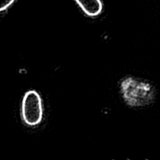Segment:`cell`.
I'll list each match as a JSON object with an SVG mask.
<instances>
[{"instance_id": "6da1fadb", "label": "cell", "mask_w": 160, "mask_h": 160, "mask_svg": "<svg viewBox=\"0 0 160 160\" xmlns=\"http://www.w3.org/2000/svg\"><path fill=\"white\" fill-rule=\"evenodd\" d=\"M121 89L123 98L129 106H145L151 102L153 98L152 88L150 84L135 78L123 80Z\"/></svg>"}, {"instance_id": "7a4b0ae2", "label": "cell", "mask_w": 160, "mask_h": 160, "mask_svg": "<svg viewBox=\"0 0 160 160\" xmlns=\"http://www.w3.org/2000/svg\"><path fill=\"white\" fill-rule=\"evenodd\" d=\"M22 118L27 125L34 127L42 122L43 117L42 98L35 91H29L25 94L21 106Z\"/></svg>"}, {"instance_id": "3957f363", "label": "cell", "mask_w": 160, "mask_h": 160, "mask_svg": "<svg viewBox=\"0 0 160 160\" xmlns=\"http://www.w3.org/2000/svg\"><path fill=\"white\" fill-rule=\"evenodd\" d=\"M84 12L89 17H96L102 11L101 0H75Z\"/></svg>"}, {"instance_id": "277c9868", "label": "cell", "mask_w": 160, "mask_h": 160, "mask_svg": "<svg viewBox=\"0 0 160 160\" xmlns=\"http://www.w3.org/2000/svg\"><path fill=\"white\" fill-rule=\"evenodd\" d=\"M14 2L15 0H0V12L8 9Z\"/></svg>"}]
</instances>
